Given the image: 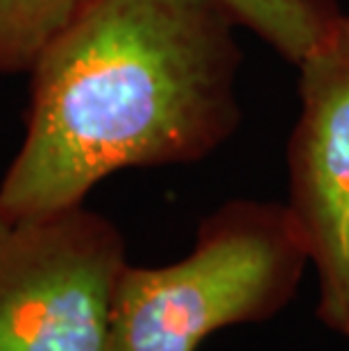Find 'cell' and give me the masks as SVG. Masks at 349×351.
Here are the masks:
<instances>
[{"instance_id":"obj_1","label":"cell","mask_w":349,"mask_h":351,"mask_svg":"<svg viewBox=\"0 0 349 351\" xmlns=\"http://www.w3.org/2000/svg\"><path fill=\"white\" fill-rule=\"evenodd\" d=\"M236 27L215 0H91L29 71L0 211H66L118 170L213 154L241 125Z\"/></svg>"},{"instance_id":"obj_2","label":"cell","mask_w":349,"mask_h":351,"mask_svg":"<svg viewBox=\"0 0 349 351\" xmlns=\"http://www.w3.org/2000/svg\"><path fill=\"white\" fill-rule=\"evenodd\" d=\"M286 204L229 199L200 222L195 245L161 267L123 270L109 351H197L215 331L288 308L309 267Z\"/></svg>"},{"instance_id":"obj_3","label":"cell","mask_w":349,"mask_h":351,"mask_svg":"<svg viewBox=\"0 0 349 351\" xmlns=\"http://www.w3.org/2000/svg\"><path fill=\"white\" fill-rule=\"evenodd\" d=\"M125 238L84 204L0 211V351H109Z\"/></svg>"},{"instance_id":"obj_4","label":"cell","mask_w":349,"mask_h":351,"mask_svg":"<svg viewBox=\"0 0 349 351\" xmlns=\"http://www.w3.org/2000/svg\"><path fill=\"white\" fill-rule=\"evenodd\" d=\"M300 116L288 141V202L317 279L315 315L349 338V16L297 62Z\"/></svg>"},{"instance_id":"obj_5","label":"cell","mask_w":349,"mask_h":351,"mask_svg":"<svg viewBox=\"0 0 349 351\" xmlns=\"http://www.w3.org/2000/svg\"><path fill=\"white\" fill-rule=\"evenodd\" d=\"M236 25L250 29L288 62L309 55L336 23L333 0H215Z\"/></svg>"},{"instance_id":"obj_6","label":"cell","mask_w":349,"mask_h":351,"mask_svg":"<svg viewBox=\"0 0 349 351\" xmlns=\"http://www.w3.org/2000/svg\"><path fill=\"white\" fill-rule=\"evenodd\" d=\"M91 0H0V75L29 73L50 41Z\"/></svg>"}]
</instances>
